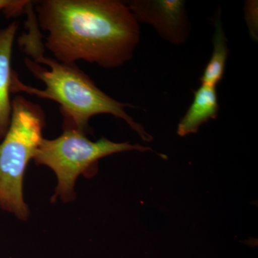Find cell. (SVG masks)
I'll return each mask as SVG.
<instances>
[{"label": "cell", "mask_w": 258, "mask_h": 258, "mask_svg": "<svg viewBox=\"0 0 258 258\" xmlns=\"http://www.w3.org/2000/svg\"><path fill=\"white\" fill-rule=\"evenodd\" d=\"M36 17L47 32L44 45L64 63L120 67L132 60L140 40L138 22L119 0H43Z\"/></svg>", "instance_id": "cell-1"}, {"label": "cell", "mask_w": 258, "mask_h": 258, "mask_svg": "<svg viewBox=\"0 0 258 258\" xmlns=\"http://www.w3.org/2000/svg\"><path fill=\"white\" fill-rule=\"evenodd\" d=\"M27 28L28 32L19 40L24 52L30 57L25 58V66L35 79L44 83L45 88L41 90L25 84L14 71L11 93H28L58 103L63 115V128H75L86 134L93 116L110 114L126 122L142 140H152L142 125L126 113L125 108L135 106L117 101L103 92L76 64L64 63L45 55L36 17L28 16Z\"/></svg>", "instance_id": "cell-2"}, {"label": "cell", "mask_w": 258, "mask_h": 258, "mask_svg": "<svg viewBox=\"0 0 258 258\" xmlns=\"http://www.w3.org/2000/svg\"><path fill=\"white\" fill-rule=\"evenodd\" d=\"M45 125V112L40 105L21 95L12 100L11 121L0 142V208L23 221L30 215L24 200V177L43 139Z\"/></svg>", "instance_id": "cell-3"}, {"label": "cell", "mask_w": 258, "mask_h": 258, "mask_svg": "<svg viewBox=\"0 0 258 258\" xmlns=\"http://www.w3.org/2000/svg\"><path fill=\"white\" fill-rule=\"evenodd\" d=\"M128 151L153 150L139 144L116 143L106 138L92 142L82 132L63 128V133L57 138L42 139L33 160L37 165L50 168L57 176V185L52 202L59 198L64 203H69L76 199L75 184L80 176L95 175L98 161L102 158Z\"/></svg>", "instance_id": "cell-4"}, {"label": "cell", "mask_w": 258, "mask_h": 258, "mask_svg": "<svg viewBox=\"0 0 258 258\" xmlns=\"http://www.w3.org/2000/svg\"><path fill=\"white\" fill-rule=\"evenodd\" d=\"M138 23L148 24L161 38L174 45H182L191 31L184 0H130L125 2Z\"/></svg>", "instance_id": "cell-5"}, {"label": "cell", "mask_w": 258, "mask_h": 258, "mask_svg": "<svg viewBox=\"0 0 258 258\" xmlns=\"http://www.w3.org/2000/svg\"><path fill=\"white\" fill-rule=\"evenodd\" d=\"M16 22L5 28L0 29V142L9 128L12 115V80L14 71L12 69L13 45L18 31Z\"/></svg>", "instance_id": "cell-6"}, {"label": "cell", "mask_w": 258, "mask_h": 258, "mask_svg": "<svg viewBox=\"0 0 258 258\" xmlns=\"http://www.w3.org/2000/svg\"><path fill=\"white\" fill-rule=\"evenodd\" d=\"M219 113L217 86L201 84L194 95L192 103L177 126V134L185 137L198 132L202 125L215 119Z\"/></svg>", "instance_id": "cell-7"}, {"label": "cell", "mask_w": 258, "mask_h": 258, "mask_svg": "<svg viewBox=\"0 0 258 258\" xmlns=\"http://www.w3.org/2000/svg\"><path fill=\"white\" fill-rule=\"evenodd\" d=\"M228 55V43L222 25V10L218 8L214 20L213 51L200 78L201 84L217 86L223 78Z\"/></svg>", "instance_id": "cell-8"}, {"label": "cell", "mask_w": 258, "mask_h": 258, "mask_svg": "<svg viewBox=\"0 0 258 258\" xmlns=\"http://www.w3.org/2000/svg\"><path fill=\"white\" fill-rule=\"evenodd\" d=\"M258 4L257 0H248L244 3V19L249 36L254 41L258 39Z\"/></svg>", "instance_id": "cell-9"}, {"label": "cell", "mask_w": 258, "mask_h": 258, "mask_svg": "<svg viewBox=\"0 0 258 258\" xmlns=\"http://www.w3.org/2000/svg\"><path fill=\"white\" fill-rule=\"evenodd\" d=\"M30 3L27 0H0V11L3 10L8 18L18 16L26 10Z\"/></svg>", "instance_id": "cell-10"}]
</instances>
